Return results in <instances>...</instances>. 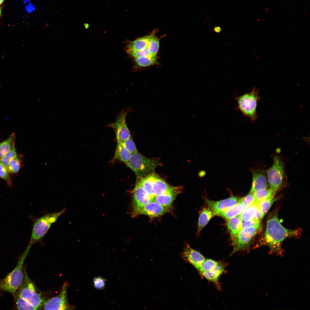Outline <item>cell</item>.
<instances>
[{"label": "cell", "mask_w": 310, "mask_h": 310, "mask_svg": "<svg viewBox=\"0 0 310 310\" xmlns=\"http://www.w3.org/2000/svg\"><path fill=\"white\" fill-rule=\"evenodd\" d=\"M299 232L298 230L284 228L280 222L277 214H275L267 221L266 230L261 244L268 246L271 253L282 256L283 241L288 237L298 236Z\"/></svg>", "instance_id": "1"}, {"label": "cell", "mask_w": 310, "mask_h": 310, "mask_svg": "<svg viewBox=\"0 0 310 310\" xmlns=\"http://www.w3.org/2000/svg\"><path fill=\"white\" fill-rule=\"evenodd\" d=\"M32 245L29 244L19 259L13 270L4 278L0 281V291L8 292L13 295L22 284L24 279L23 264L24 260Z\"/></svg>", "instance_id": "2"}, {"label": "cell", "mask_w": 310, "mask_h": 310, "mask_svg": "<svg viewBox=\"0 0 310 310\" xmlns=\"http://www.w3.org/2000/svg\"><path fill=\"white\" fill-rule=\"evenodd\" d=\"M61 211L46 214L36 219L33 223L29 244L32 245L40 241L47 233L52 224L65 211Z\"/></svg>", "instance_id": "3"}, {"label": "cell", "mask_w": 310, "mask_h": 310, "mask_svg": "<svg viewBox=\"0 0 310 310\" xmlns=\"http://www.w3.org/2000/svg\"><path fill=\"white\" fill-rule=\"evenodd\" d=\"M126 164L138 179L153 172L160 163L158 160L148 158L137 152L131 154Z\"/></svg>", "instance_id": "4"}, {"label": "cell", "mask_w": 310, "mask_h": 310, "mask_svg": "<svg viewBox=\"0 0 310 310\" xmlns=\"http://www.w3.org/2000/svg\"><path fill=\"white\" fill-rule=\"evenodd\" d=\"M258 90L255 87L252 91L240 96H236L237 108L243 115L255 121L257 118L256 108L260 99Z\"/></svg>", "instance_id": "5"}, {"label": "cell", "mask_w": 310, "mask_h": 310, "mask_svg": "<svg viewBox=\"0 0 310 310\" xmlns=\"http://www.w3.org/2000/svg\"><path fill=\"white\" fill-rule=\"evenodd\" d=\"M224 268L221 262L206 258L197 270L202 277L212 282L219 288V279L224 271Z\"/></svg>", "instance_id": "6"}, {"label": "cell", "mask_w": 310, "mask_h": 310, "mask_svg": "<svg viewBox=\"0 0 310 310\" xmlns=\"http://www.w3.org/2000/svg\"><path fill=\"white\" fill-rule=\"evenodd\" d=\"M24 271V281L16 293L38 309L43 305L44 301L36 292L34 285L29 278L25 268Z\"/></svg>", "instance_id": "7"}, {"label": "cell", "mask_w": 310, "mask_h": 310, "mask_svg": "<svg viewBox=\"0 0 310 310\" xmlns=\"http://www.w3.org/2000/svg\"><path fill=\"white\" fill-rule=\"evenodd\" d=\"M267 173L270 188L276 191L282 185L284 176V164L279 156H274L273 164Z\"/></svg>", "instance_id": "8"}, {"label": "cell", "mask_w": 310, "mask_h": 310, "mask_svg": "<svg viewBox=\"0 0 310 310\" xmlns=\"http://www.w3.org/2000/svg\"><path fill=\"white\" fill-rule=\"evenodd\" d=\"M261 226L247 228L242 229L236 235L232 237L233 249L231 254L248 249L253 237L261 229Z\"/></svg>", "instance_id": "9"}, {"label": "cell", "mask_w": 310, "mask_h": 310, "mask_svg": "<svg viewBox=\"0 0 310 310\" xmlns=\"http://www.w3.org/2000/svg\"><path fill=\"white\" fill-rule=\"evenodd\" d=\"M128 109L122 111L117 115L115 121L108 125L113 128L115 134L117 143H122L131 137L130 131L126 122Z\"/></svg>", "instance_id": "10"}, {"label": "cell", "mask_w": 310, "mask_h": 310, "mask_svg": "<svg viewBox=\"0 0 310 310\" xmlns=\"http://www.w3.org/2000/svg\"><path fill=\"white\" fill-rule=\"evenodd\" d=\"M67 283L63 284L62 289L57 296L44 301L43 304L44 310H66L73 309L69 303L67 298Z\"/></svg>", "instance_id": "11"}, {"label": "cell", "mask_w": 310, "mask_h": 310, "mask_svg": "<svg viewBox=\"0 0 310 310\" xmlns=\"http://www.w3.org/2000/svg\"><path fill=\"white\" fill-rule=\"evenodd\" d=\"M172 208L165 207L152 200L132 213V216L135 217L142 214L151 218H156L171 211Z\"/></svg>", "instance_id": "12"}, {"label": "cell", "mask_w": 310, "mask_h": 310, "mask_svg": "<svg viewBox=\"0 0 310 310\" xmlns=\"http://www.w3.org/2000/svg\"><path fill=\"white\" fill-rule=\"evenodd\" d=\"M133 193L132 213L153 200L152 197L137 181Z\"/></svg>", "instance_id": "13"}, {"label": "cell", "mask_w": 310, "mask_h": 310, "mask_svg": "<svg viewBox=\"0 0 310 310\" xmlns=\"http://www.w3.org/2000/svg\"><path fill=\"white\" fill-rule=\"evenodd\" d=\"M182 257L197 270L206 258L200 253L194 249L187 243L185 244Z\"/></svg>", "instance_id": "14"}, {"label": "cell", "mask_w": 310, "mask_h": 310, "mask_svg": "<svg viewBox=\"0 0 310 310\" xmlns=\"http://www.w3.org/2000/svg\"><path fill=\"white\" fill-rule=\"evenodd\" d=\"M240 198L236 196H231L225 199L215 201L205 199V201L209 208L215 214L235 205Z\"/></svg>", "instance_id": "15"}, {"label": "cell", "mask_w": 310, "mask_h": 310, "mask_svg": "<svg viewBox=\"0 0 310 310\" xmlns=\"http://www.w3.org/2000/svg\"><path fill=\"white\" fill-rule=\"evenodd\" d=\"M182 188L176 187L171 191L164 194L155 196L153 200L163 206L171 208L177 196L181 192Z\"/></svg>", "instance_id": "16"}, {"label": "cell", "mask_w": 310, "mask_h": 310, "mask_svg": "<svg viewBox=\"0 0 310 310\" xmlns=\"http://www.w3.org/2000/svg\"><path fill=\"white\" fill-rule=\"evenodd\" d=\"M268 180L262 171H255L253 173V180L250 192H254L268 187Z\"/></svg>", "instance_id": "17"}, {"label": "cell", "mask_w": 310, "mask_h": 310, "mask_svg": "<svg viewBox=\"0 0 310 310\" xmlns=\"http://www.w3.org/2000/svg\"><path fill=\"white\" fill-rule=\"evenodd\" d=\"M176 187L167 184L157 175L153 182L152 191L155 196L169 193L174 190Z\"/></svg>", "instance_id": "18"}, {"label": "cell", "mask_w": 310, "mask_h": 310, "mask_svg": "<svg viewBox=\"0 0 310 310\" xmlns=\"http://www.w3.org/2000/svg\"><path fill=\"white\" fill-rule=\"evenodd\" d=\"M243 209L242 198H240L238 202L235 205L226 210L218 212L215 215L228 220L238 215Z\"/></svg>", "instance_id": "19"}, {"label": "cell", "mask_w": 310, "mask_h": 310, "mask_svg": "<svg viewBox=\"0 0 310 310\" xmlns=\"http://www.w3.org/2000/svg\"><path fill=\"white\" fill-rule=\"evenodd\" d=\"M157 175L156 174L152 172L138 179L137 181L153 199L154 197L152 191L153 185L154 180Z\"/></svg>", "instance_id": "20"}, {"label": "cell", "mask_w": 310, "mask_h": 310, "mask_svg": "<svg viewBox=\"0 0 310 310\" xmlns=\"http://www.w3.org/2000/svg\"><path fill=\"white\" fill-rule=\"evenodd\" d=\"M242 222L239 216L228 220L226 225L232 237L237 235L242 229Z\"/></svg>", "instance_id": "21"}, {"label": "cell", "mask_w": 310, "mask_h": 310, "mask_svg": "<svg viewBox=\"0 0 310 310\" xmlns=\"http://www.w3.org/2000/svg\"><path fill=\"white\" fill-rule=\"evenodd\" d=\"M131 154L121 143H117L113 159H117L127 164L129 162Z\"/></svg>", "instance_id": "22"}, {"label": "cell", "mask_w": 310, "mask_h": 310, "mask_svg": "<svg viewBox=\"0 0 310 310\" xmlns=\"http://www.w3.org/2000/svg\"><path fill=\"white\" fill-rule=\"evenodd\" d=\"M151 34L138 38L131 42L127 49L135 51H140L148 48L149 40Z\"/></svg>", "instance_id": "23"}, {"label": "cell", "mask_w": 310, "mask_h": 310, "mask_svg": "<svg viewBox=\"0 0 310 310\" xmlns=\"http://www.w3.org/2000/svg\"><path fill=\"white\" fill-rule=\"evenodd\" d=\"M215 215L214 213L209 208H205L202 210L200 213L198 220V232L201 231Z\"/></svg>", "instance_id": "24"}, {"label": "cell", "mask_w": 310, "mask_h": 310, "mask_svg": "<svg viewBox=\"0 0 310 310\" xmlns=\"http://www.w3.org/2000/svg\"><path fill=\"white\" fill-rule=\"evenodd\" d=\"M258 208L257 203L254 202L244 209L238 215L242 221H245L254 218Z\"/></svg>", "instance_id": "25"}, {"label": "cell", "mask_w": 310, "mask_h": 310, "mask_svg": "<svg viewBox=\"0 0 310 310\" xmlns=\"http://www.w3.org/2000/svg\"><path fill=\"white\" fill-rule=\"evenodd\" d=\"M276 192V191L270 188L255 191L253 192L254 199V202H258L273 197Z\"/></svg>", "instance_id": "26"}, {"label": "cell", "mask_w": 310, "mask_h": 310, "mask_svg": "<svg viewBox=\"0 0 310 310\" xmlns=\"http://www.w3.org/2000/svg\"><path fill=\"white\" fill-rule=\"evenodd\" d=\"M16 138L13 133L7 139L0 142V159L11 148L15 143Z\"/></svg>", "instance_id": "27"}, {"label": "cell", "mask_w": 310, "mask_h": 310, "mask_svg": "<svg viewBox=\"0 0 310 310\" xmlns=\"http://www.w3.org/2000/svg\"><path fill=\"white\" fill-rule=\"evenodd\" d=\"M16 307L18 310H36L37 309L16 293L14 295Z\"/></svg>", "instance_id": "28"}, {"label": "cell", "mask_w": 310, "mask_h": 310, "mask_svg": "<svg viewBox=\"0 0 310 310\" xmlns=\"http://www.w3.org/2000/svg\"><path fill=\"white\" fill-rule=\"evenodd\" d=\"M22 165L21 158L18 155L10 161L7 168L10 174H16L19 171Z\"/></svg>", "instance_id": "29"}, {"label": "cell", "mask_w": 310, "mask_h": 310, "mask_svg": "<svg viewBox=\"0 0 310 310\" xmlns=\"http://www.w3.org/2000/svg\"><path fill=\"white\" fill-rule=\"evenodd\" d=\"M151 34L148 46V48L151 55L156 56L158 51L159 42L158 39L155 36L154 33Z\"/></svg>", "instance_id": "30"}, {"label": "cell", "mask_w": 310, "mask_h": 310, "mask_svg": "<svg viewBox=\"0 0 310 310\" xmlns=\"http://www.w3.org/2000/svg\"><path fill=\"white\" fill-rule=\"evenodd\" d=\"M156 56L144 57L135 59L136 64L140 67H148L156 64L158 62Z\"/></svg>", "instance_id": "31"}, {"label": "cell", "mask_w": 310, "mask_h": 310, "mask_svg": "<svg viewBox=\"0 0 310 310\" xmlns=\"http://www.w3.org/2000/svg\"><path fill=\"white\" fill-rule=\"evenodd\" d=\"M18 156L15 143L11 148L0 159V161L7 167L10 161Z\"/></svg>", "instance_id": "32"}, {"label": "cell", "mask_w": 310, "mask_h": 310, "mask_svg": "<svg viewBox=\"0 0 310 310\" xmlns=\"http://www.w3.org/2000/svg\"><path fill=\"white\" fill-rule=\"evenodd\" d=\"M276 199V198L272 197L257 203L263 218Z\"/></svg>", "instance_id": "33"}, {"label": "cell", "mask_w": 310, "mask_h": 310, "mask_svg": "<svg viewBox=\"0 0 310 310\" xmlns=\"http://www.w3.org/2000/svg\"><path fill=\"white\" fill-rule=\"evenodd\" d=\"M0 178L4 180L9 187L12 186L11 179L7 167L0 161Z\"/></svg>", "instance_id": "34"}, {"label": "cell", "mask_w": 310, "mask_h": 310, "mask_svg": "<svg viewBox=\"0 0 310 310\" xmlns=\"http://www.w3.org/2000/svg\"><path fill=\"white\" fill-rule=\"evenodd\" d=\"M126 51L127 53L135 58L144 57L156 56L151 55L148 48L144 50L140 51H135L127 49Z\"/></svg>", "instance_id": "35"}, {"label": "cell", "mask_w": 310, "mask_h": 310, "mask_svg": "<svg viewBox=\"0 0 310 310\" xmlns=\"http://www.w3.org/2000/svg\"><path fill=\"white\" fill-rule=\"evenodd\" d=\"M121 144L131 154L138 152L134 141L131 137Z\"/></svg>", "instance_id": "36"}, {"label": "cell", "mask_w": 310, "mask_h": 310, "mask_svg": "<svg viewBox=\"0 0 310 310\" xmlns=\"http://www.w3.org/2000/svg\"><path fill=\"white\" fill-rule=\"evenodd\" d=\"M106 281L105 278L100 276L94 278L93 280L94 287L99 290L104 289L105 287Z\"/></svg>", "instance_id": "37"}, {"label": "cell", "mask_w": 310, "mask_h": 310, "mask_svg": "<svg viewBox=\"0 0 310 310\" xmlns=\"http://www.w3.org/2000/svg\"><path fill=\"white\" fill-rule=\"evenodd\" d=\"M260 225H261V221L254 218L247 221H242L241 223L242 229Z\"/></svg>", "instance_id": "38"}, {"label": "cell", "mask_w": 310, "mask_h": 310, "mask_svg": "<svg viewBox=\"0 0 310 310\" xmlns=\"http://www.w3.org/2000/svg\"><path fill=\"white\" fill-rule=\"evenodd\" d=\"M242 199L244 209L254 202L253 193L250 192L245 196L242 198Z\"/></svg>", "instance_id": "39"}, {"label": "cell", "mask_w": 310, "mask_h": 310, "mask_svg": "<svg viewBox=\"0 0 310 310\" xmlns=\"http://www.w3.org/2000/svg\"><path fill=\"white\" fill-rule=\"evenodd\" d=\"M263 218L261 211L258 206V208L254 218L261 221Z\"/></svg>", "instance_id": "40"}, {"label": "cell", "mask_w": 310, "mask_h": 310, "mask_svg": "<svg viewBox=\"0 0 310 310\" xmlns=\"http://www.w3.org/2000/svg\"><path fill=\"white\" fill-rule=\"evenodd\" d=\"M26 10L29 12H31L34 9V7L31 4L29 3L26 7Z\"/></svg>", "instance_id": "41"}, {"label": "cell", "mask_w": 310, "mask_h": 310, "mask_svg": "<svg viewBox=\"0 0 310 310\" xmlns=\"http://www.w3.org/2000/svg\"><path fill=\"white\" fill-rule=\"evenodd\" d=\"M213 30L215 32L219 33L221 32L222 29L220 27L216 26L214 27L213 28Z\"/></svg>", "instance_id": "42"}, {"label": "cell", "mask_w": 310, "mask_h": 310, "mask_svg": "<svg viewBox=\"0 0 310 310\" xmlns=\"http://www.w3.org/2000/svg\"><path fill=\"white\" fill-rule=\"evenodd\" d=\"M2 10V7H0V16H1V13Z\"/></svg>", "instance_id": "43"}, {"label": "cell", "mask_w": 310, "mask_h": 310, "mask_svg": "<svg viewBox=\"0 0 310 310\" xmlns=\"http://www.w3.org/2000/svg\"><path fill=\"white\" fill-rule=\"evenodd\" d=\"M4 0H0V5L3 3Z\"/></svg>", "instance_id": "44"}]
</instances>
